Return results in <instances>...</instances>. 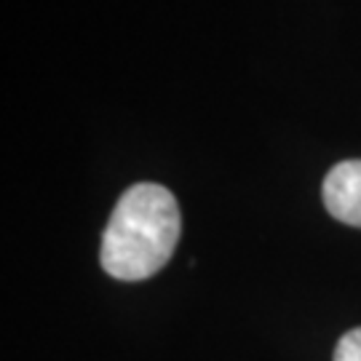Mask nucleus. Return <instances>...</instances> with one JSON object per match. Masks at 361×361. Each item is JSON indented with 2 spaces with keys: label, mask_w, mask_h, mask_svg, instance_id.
I'll use <instances>...</instances> for the list:
<instances>
[{
  "label": "nucleus",
  "mask_w": 361,
  "mask_h": 361,
  "mask_svg": "<svg viewBox=\"0 0 361 361\" xmlns=\"http://www.w3.org/2000/svg\"><path fill=\"white\" fill-rule=\"evenodd\" d=\"M180 207L164 185L140 182L121 195L102 235V268L118 281H145L180 241Z\"/></svg>",
  "instance_id": "nucleus-1"
},
{
  "label": "nucleus",
  "mask_w": 361,
  "mask_h": 361,
  "mask_svg": "<svg viewBox=\"0 0 361 361\" xmlns=\"http://www.w3.org/2000/svg\"><path fill=\"white\" fill-rule=\"evenodd\" d=\"M324 207L335 219L361 228V161H343L324 180Z\"/></svg>",
  "instance_id": "nucleus-2"
},
{
  "label": "nucleus",
  "mask_w": 361,
  "mask_h": 361,
  "mask_svg": "<svg viewBox=\"0 0 361 361\" xmlns=\"http://www.w3.org/2000/svg\"><path fill=\"white\" fill-rule=\"evenodd\" d=\"M335 361H361V326L340 337L335 348Z\"/></svg>",
  "instance_id": "nucleus-3"
}]
</instances>
